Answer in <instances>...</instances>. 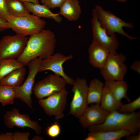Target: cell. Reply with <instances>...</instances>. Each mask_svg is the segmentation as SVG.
I'll return each instance as SVG.
<instances>
[{
	"label": "cell",
	"instance_id": "obj_1",
	"mask_svg": "<svg viewBox=\"0 0 140 140\" xmlns=\"http://www.w3.org/2000/svg\"><path fill=\"white\" fill-rule=\"evenodd\" d=\"M56 44L53 32L49 30H42L30 36L23 52L16 59L24 66L35 58L45 59L53 54Z\"/></svg>",
	"mask_w": 140,
	"mask_h": 140
},
{
	"label": "cell",
	"instance_id": "obj_2",
	"mask_svg": "<svg viewBox=\"0 0 140 140\" xmlns=\"http://www.w3.org/2000/svg\"><path fill=\"white\" fill-rule=\"evenodd\" d=\"M140 129V111L127 113L114 111L109 113L103 123L89 128L90 132L124 130L132 134L138 133Z\"/></svg>",
	"mask_w": 140,
	"mask_h": 140
},
{
	"label": "cell",
	"instance_id": "obj_3",
	"mask_svg": "<svg viewBox=\"0 0 140 140\" xmlns=\"http://www.w3.org/2000/svg\"><path fill=\"white\" fill-rule=\"evenodd\" d=\"M7 21L10 28L16 34L25 36L39 32L46 25L45 20L33 14L17 17L10 16Z\"/></svg>",
	"mask_w": 140,
	"mask_h": 140
},
{
	"label": "cell",
	"instance_id": "obj_4",
	"mask_svg": "<svg viewBox=\"0 0 140 140\" xmlns=\"http://www.w3.org/2000/svg\"><path fill=\"white\" fill-rule=\"evenodd\" d=\"M98 20L101 26L106 31L109 35L117 33L127 37L130 40L137 39L131 36L124 30V27L132 28L133 24L123 21L113 13L106 10L99 5H96L94 8Z\"/></svg>",
	"mask_w": 140,
	"mask_h": 140
},
{
	"label": "cell",
	"instance_id": "obj_5",
	"mask_svg": "<svg viewBox=\"0 0 140 140\" xmlns=\"http://www.w3.org/2000/svg\"><path fill=\"white\" fill-rule=\"evenodd\" d=\"M28 38L17 34L3 37L0 40V60L18 58L23 52Z\"/></svg>",
	"mask_w": 140,
	"mask_h": 140
},
{
	"label": "cell",
	"instance_id": "obj_6",
	"mask_svg": "<svg viewBox=\"0 0 140 140\" xmlns=\"http://www.w3.org/2000/svg\"><path fill=\"white\" fill-rule=\"evenodd\" d=\"M42 60L40 58H37L31 60L27 65L29 71L26 80L20 86L13 88L16 98L20 99L30 108L32 107L31 96L35 79L37 74L39 72Z\"/></svg>",
	"mask_w": 140,
	"mask_h": 140
},
{
	"label": "cell",
	"instance_id": "obj_7",
	"mask_svg": "<svg viewBox=\"0 0 140 140\" xmlns=\"http://www.w3.org/2000/svg\"><path fill=\"white\" fill-rule=\"evenodd\" d=\"M126 57L120 53L117 54H109L100 73L106 81L123 80L127 73V67L124 63Z\"/></svg>",
	"mask_w": 140,
	"mask_h": 140
},
{
	"label": "cell",
	"instance_id": "obj_8",
	"mask_svg": "<svg viewBox=\"0 0 140 140\" xmlns=\"http://www.w3.org/2000/svg\"><path fill=\"white\" fill-rule=\"evenodd\" d=\"M73 96L70 105L69 114L79 118L88 106V86L85 79L77 78L73 85Z\"/></svg>",
	"mask_w": 140,
	"mask_h": 140
},
{
	"label": "cell",
	"instance_id": "obj_9",
	"mask_svg": "<svg viewBox=\"0 0 140 140\" xmlns=\"http://www.w3.org/2000/svg\"><path fill=\"white\" fill-rule=\"evenodd\" d=\"M68 94L65 89L45 99H39L38 103L48 115L54 116L56 120L62 118L65 116L64 111L67 105Z\"/></svg>",
	"mask_w": 140,
	"mask_h": 140
},
{
	"label": "cell",
	"instance_id": "obj_10",
	"mask_svg": "<svg viewBox=\"0 0 140 140\" xmlns=\"http://www.w3.org/2000/svg\"><path fill=\"white\" fill-rule=\"evenodd\" d=\"M67 84L61 77L51 74L34 85L32 90L36 97L40 99L65 89Z\"/></svg>",
	"mask_w": 140,
	"mask_h": 140
},
{
	"label": "cell",
	"instance_id": "obj_11",
	"mask_svg": "<svg viewBox=\"0 0 140 140\" xmlns=\"http://www.w3.org/2000/svg\"><path fill=\"white\" fill-rule=\"evenodd\" d=\"M93 41L97 42L105 47L110 53L117 54L116 51L119 43L115 33L109 35L106 30L100 25L98 20L95 10L92 11L91 19Z\"/></svg>",
	"mask_w": 140,
	"mask_h": 140
},
{
	"label": "cell",
	"instance_id": "obj_12",
	"mask_svg": "<svg viewBox=\"0 0 140 140\" xmlns=\"http://www.w3.org/2000/svg\"><path fill=\"white\" fill-rule=\"evenodd\" d=\"M72 55L65 56L60 53H57L42 60L39 72L46 70L52 71L55 74L63 79L67 84L72 85L75 80L68 76L64 71L63 65L66 61L73 58Z\"/></svg>",
	"mask_w": 140,
	"mask_h": 140
},
{
	"label": "cell",
	"instance_id": "obj_13",
	"mask_svg": "<svg viewBox=\"0 0 140 140\" xmlns=\"http://www.w3.org/2000/svg\"><path fill=\"white\" fill-rule=\"evenodd\" d=\"M3 120L9 128L15 127L22 128L28 127L33 129L37 134L41 133L42 128L37 122L31 120L27 115L20 114L16 108L6 112L4 116Z\"/></svg>",
	"mask_w": 140,
	"mask_h": 140
},
{
	"label": "cell",
	"instance_id": "obj_14",
	"mask_svg": "<svg viewBox=\"0 0 140 140\" xmlns=\"http://www.w3.org/2000/svg\"><path fill=\"white\" fill-rule=\"evenodd\" d=\"M109 113L103 109L100 104H92L85 109L79 118V121L83 128H89L103 123Z\"/></svg>",
	"mask_w": 140,
	"mask_h": 140
},
{
	"label": "cell",
	"instance_id": "obj_15",
	"mask_svg": "<svg viewBox=\"0 0 140 140\" xmlns=\"http://www.w3.org/2000/svg\"><path fill=\"white\" fill-rule=\"evenodd\" d=\"M89 61L94 67L101 69L110 54L109 51L100 44L93 40L88 48Z\"/></svg>",
	"mask_w": 140,
	"mask_h": 140
},
{
	"label": "cell",
	"instance_id": "obj_16",
	"mask_svg": "<svg viewBox=\"0 0 140 140\" xmlns=\"http://www.w3.org/2000/svg\"><path fill=\"white\" fill-rule=\"evenodd\" d=\"M60 8L58 13L70 21L78 20L81 13L79 0H66Z\"/></svg>",
	"mask_w": 140,
	"mask_h": 140
},
{
	"label": "cell",
	"instance_id": "obj_17",
	"mask_svg": "<svg viewBox=\"0 0 140 140\" xmlns=\"http://www.w3.org/2000/svg\"><path fill=\"white\" fill-rule=\"evenodd\" d=\"M104 86L107 87L114 98L118 101L121 102L123 99L130 101L127 95L129 87L123 80H120L106 81Z\"/></svg>",
	"mask_w": 140,
	"mask_h": 140
},
{
	"label": "cell",
	"instance_id": "obj_18",
	"mask_svg": "<svg viewBox=\"0 0 140 140\" xmlns=\"http://www.w3.org/2000/svg\"><path fill=\"white\" fill-rule=\"evenodd\" d=\"M131 134L130 131L124 130L90 132L84 140H119Z\"/></svg>",
	"mask_w": 140,
	"mask_h": 140
},
{
	"label": "cell",
	"instance_id": "obj_19",
	"mask_svg": "<svg viewBox=\"0 0 140 140\" xmlns=\"http://www.w3.org/2000/svg\"><path fill=\"white\" fill-rule=\"evenodd\" d=\"M23 3L30 12L34 15L40 17L52 19L59 23H61L62 21V18L58 13L52 12L50 9L43 4L28 2Z\"/></svg>",
	"mask_w": 140,
	"mask_h": 140
},
{
	"label": "cell",
	"instance_id": "obj_20",
	"mask_svg": "<svg viewBox=\"0 0 140 140\" xmlns=\"http://www.w3.org/2000/svg\"><path fill=\"white\" fill-rule=\"evenodd\" d=\"M26 69L24 66L13 71L0 79V86L12 88L21 85L24 79Z\"/></svg>",
	"mask_w": 140,
	"mask_h": 140
},
{
	"label": "cell",
	"instance_id": "obj_21",
	"mask_svg": "<svg viewBox=\"0 0 140 140\" xmlns=\"http://www.w3.org/2000/svg\"><path fill=\"white\" fill-rule=\"evenodd\" d=\"M104 86L103 83L97 79L95 78L90 81L87 92L88 105L100 104Z\"/></svg>",
	"mask_w": 140,
	"mask_h": 140
},
{
	"label": "cell",
	"instance_id": "obj_22",
	"mask_svg": "<svg viewBox=\"0 0 140 140\" xmlns=\"http://www.w3.org/2000/svg\"><path fill=\"white\" fill-rule=\"evenodd\" d=\"M122 102L117 101L114 97L108 88L104 87L100 106L105 111L109 113L118 111Z\"/></svg>",
	"mask_w": 140,
	"mask_h": 140
},
{
	"label": "cell",
	"instance_id": "obj_23",
	"mask_svg": "<svg viewBox=\"0 0 140 140\" xmlns=\"http://www.w3.org/2000/svg\"><path fill=\"white\" fill-rule=\"evenodd\" d=\"M10 16L17 17L29 15L30 12L19 0H6Z\"/></svg>",
	"mask_w": 140,
	"mask_h": 140
},
{
	"label": "cell",
	"instance_id": "obj_24",
	"mask_svg": "<svg viewBox=\"0 0 140 140\" xmlns=\"http://www.w3.org/2000/svg\"><path fill=\"white\" fill-rule=\"evenodd\" d=\"M23 66L17 59H10L1 60L0 79L15 70Z\"/></svg>",
	"mask_w": 140,
	"mask_h": 140
},
{
	"label": "cell",
	"instance_id": "obj_25",
	"mask_svg": "<svg viewBox=\"0 0 140 140\" xmlns=\"http://www.w3.org/2000/svg\"><path fill=\"white\" fill-rule=\"evenodd\" d=\"M16 99V94L13 88L5 86H0V103L4 106L12 104Z\"/></svg>",
	"mask_w": 140,
	"mask_h": 140
},
{
	"label": "cell",
	"instance_id": "obj_26",
	"mask_svg": "<svg viewBox=\"0 0 140 140\" xmlns=\"http://www.w3.org/2000/svg\"><path fill=\"white\" fill-rule=\"evenodd\" d=\"M140 108V96L133 101L126 104L122 103L118 111L122 113H130Z\"/></svg>",
	"mask_w": 140,
	"mask_h": 140
},
{
	"label": "cell",
	"instance_id": "obj_27",
	"mask_svg": "<svg viewBox=\"0 0 140 140\" xmlns=\"http://www.w3.org/2000/svg\"><path fill=\"white\" fill-rule=\"evenodd\" d=\"M61 128L59 123L55 122L48 127L46 130L47 134L52 138H56L60 134Z\"/></svg>",
	"mask_w": 140,
	"mask_h": 140
},
{
	"label": "cell",
	"instance_id": "obj_28",
	"mask_svg": "<svg viewBox=\"0 0 140 140\" xmlns=\"http://www.w3.org/2000/svg\"><path fill=\"white\" fill-rule=\"evenodd\" d=\"M10 16L6 0H0V17L7 21Z\"/></svg>",
	"mask_w": 140,
	"mask_h": 140
},
{
	"label": "cell",
	"instance_id": "obj_29",
	"mask_svg": "<svg viewBox=\"0 0 140 140\" xmlns=\"http://www.w3.org/2000/svg\"><path fill=\"white\" fill-rule=\"evenodd\" d=\"M66 0H41V3L49 9L60 8Z\"/></svg>",
	"mask_w": 140,
	"mask_h": 140
},
{
	"label": "cell",
	"instance_id": "obj_30",
	"mask_svg": "<svg viewBox=\"0 0 140 140\" xmlns=\"http://www.w3.org/2000/svg\"><path fill=\"white\" fill-rule=\"evenodd\" d=\"M30 135L29 132L16 131L13 133L12 140H28Z\"/></svg>",
	"mask_w": 140,
	"mask_h": 140
},
{
	"label": "cell",
	"instance_id": "obj_31",
	"mask_svg": "<svg viewBox=\"0 0 140 140\" xmlns=\"http://www.w3.org/2000/svg\"><path fill=\"white\" fill-rule=\"evenodd\" d=\"M10 28L7 21L0 17V32Z\"/></svg>",
	"mask_w": 140,
	"mask_h": 140
},
{
	"label": "cell",
	"instance_id": "obj_32",
	"mask_svg": "<svg viewBox=\"0 0 140 140\" xmlns=\"http://www.w3.org/2000/svg\"><path fill=\"white\" fill-rule=\"evenodd\" d=\"M13 133L8 132L0 134V140H12Z\"/></svg>",
	"mask_w": 140,
	"mask_h": 140
},
{
	"label": "cell",
	"instance_id": "obj_33",
	"mask_svg": "<svg viewBox=\"0 0 140 140\" xmlns=\"http://www.w3.org/2000/svg\"><path fill=\"white\" fill-rule=\"evenodd\" d=\"M131 68L140 74V62L138 60L135 61L131 66Z\"/></svg>",
	"mask_w": 140,
	"mask_h": 140
},
{
	"label": "cell",
	"instance_id": "obj_34",
	"mask_svg": "<svg viewBox=\"0 0 140 140\" xmlns=\"http://www.w3.org/2000/svg\"><path fill=\"white\" fill-rule=\"evenodd\" d=\"M138 134L136 135H131L127 136L126 139L128 140H140V132L139 131Z\"/></svg>",
	"mask_w": 140,
	"mask_h": 140
},
{
	"label": "cell",
	"instance_id": "obj_35",
	"mask_svg": "<svg viewBox=\"0 0 140 140\" xmlns=\"http://www.w3.org/2000/svg\"><path fill=\"white\" fill-rule=\"evenodd\" d=\"M23 3L24 2H30L34 4H38L39 1L38 0H19Z\"/></svg>",
	"mask_w": 140,
	"mask_h": 140
},
{
	"label": "cell",
	"instance_id": "obj_36",
	"mask_svg": "<svg viewBox=\"0 0 140 140\" xmlns=\"http://www.w3.org/2000/svg\"><path fill=\"white\" fill-rule=\"evenodd\" d=\"M121 2H125L127 1V0H115Z\"/></svg>",
	"mask_w": 140,
	"mask_h": 140
},
{
	"label": "cell",
	"instance_id": "obj_37",
	"mask_svg": "<svg viewBox=\"0 0 140 140\" xmlns=\"http://www.w3.org/2000/svg\"><path fill=\"white\" fill-rule=\"evenodd\" d=\"M0 61H1V60H0Z\"/></svg>",
	"mask_w": 140,
	"mask_h": 140
}]
</instances>
